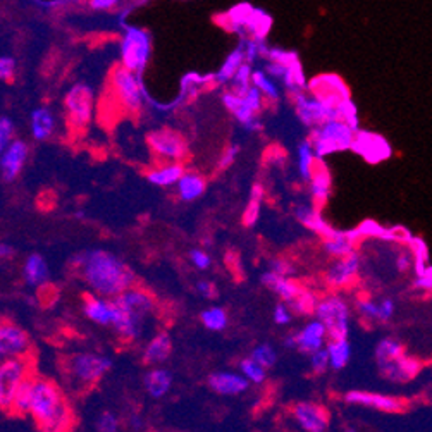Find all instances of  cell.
I'll list each match as a JSON object with an SVG mask.
<instances>
[{
	"label": "cell",
	"instance_id": "1",
	"mask_svg": "<svg viewBox=\"0 0 432 432\" xmlns=\"http://www.w3.org/2000/svg\"><path fill=\"white\" fill-rule=\"evenodd\" d=\"M71 264L78 267L81 277L93 293L107 298H114L126 289L133 288L136 281L131 267L107 250H90L75 255Z\"/></svg>",
	"mask_w": 432,
	"mask_h": 432
},
{
	"label": "cell",
	"instance_id": "2",
	"mask_svg": "<svg viewBox=\"0 0 432 432\" xmlns=\"http://www.w3.org/2000/svg\"><path fill=\"white\" fill-rule=\"evenodd\" d=\"M111 328L124 341H138L145 331V320L153 312V298L140 288H129L114 296Z\"/></svg>",
	"mask_w": 432,
	"mask_h": 432
},
{
	"label": "cell",
	"instance_id": "3",
	"mask_svg": "<svg viewBox=\"0 0 432 432\" xmlns=\"http://www.w3.org/2000/svg\"><path fill=\"white\" fill-rule=\"evenodd\" d=\"M30 415L43 431H64L71 427V410L66 398L47 379L35 377Z\"/></svg>",
	"mask_w": 432,
	"mask_h": 432
},
{
	"label": "cell",
	"instance_id": "4",
	"mask_svg": "<svg viewBox=\"0 0 432 432\" xmlns=\"http://www.w3.org/2000/svg\"><path fill=\"white\" fill-rule=\"evenodd\" d=\"M357 131L358 129H355L352 124H348L343 119H329L312 128L308 140L312 141L319 161H322V158L331 156V153L345 152V150L352 148Z\"/></svg>",
	"mask_w": 432,
	"mask_h": 432
},
{
	"label": "cell",
	"instance_id": "5",
	"mask_svg": "<svg viewBox=\"0 0 432 432\" xmlns=\"http://www.w3.org/2000/svg\"><path fill=\"white\" fill-rule=\"evenodd\" d=\"M111 88L117 104L128 114H140L145 102H148L140 75L121 64L111 75Z\"/></svg>",
	"mask_w": 432,
	"mask_h": 432
},
{
	"label": "cell",
	"instance_id": "6",
	"mask_svg": "<svg viewBox=\"0 0 432 432\" xmlns=\"http://www.w3.org/2000/svg\"><path fill=\"white\" fill-rule=\"evenodd\" d=\"M112 360L99 353H76L68 360L69 377L80 386H95L111 370Z\"/></svg>",
	"mask_w": 432,
	"mask_h": 432
},
{
	"label": "cell",
	"instance_id": "7",
	"mask_svg": "<svg viewBox=\"0 0 432 432\" xmlns=\"http://www.w3.org/2000/svg\"><path fill=\"white\" fill-rule=\"evenodd\" d=\"M313 315L322 320L328 328L329 340H341L348 338L350 333V307L348 303L338 295H329L319 300Z\"/></svg>",
	"mask_w": 432,
	"mask_h": 432
},
{
	"label": "cell",
	"instance_id": "8",
	"mask_svg": "<svg viewBox=\"0 0 432 432\" xmlns=\"http://www.w3.org/2000/svg\"><path fill=\"white\" fill-rule=\"evenodd\" d=\"M150 50H152V43H150V36L146 31L140 28H126L121 40L122 66L141 75L148 64Z\"/></svg>",
	"mask_w": 432,
	"mask_h": 432
},
{
	"label": "cell",
	"instance_id": "9",
	"mask_svg": "<svg viewBox=\"0 0 432 432\" xmlns=\"http://www.w3.org/2000/svg\"><path fill=\"white\" fill-rule=\"evenodd\" d=\"M68 122L72 129L81 131L93 117V90L85 83H76L64 97Z\"/></svg>",
	"mask_w": 432,
	"mask_h": 432
},
{
	"label": "cell",
	"instance_id": "10",
	"mask_svg": "<svg viewBox=\"0 0 432 432\" xmlns=\"http://www.w3.org/2000/svg\"><path fill=\"white\" fill-rule=\"evenodd\" d=\"M291 93L293 104H295V111L298 119L303 122L308 128H315V126L322 124V122L329 119H341L340 117V107L338 105H329L315 97L307 95L303 90L298 92H289Z\"/></svg>",
	"mask_w": 432,
	"mask_h": 432
},
{
	"label": "cell",
	"instance_id": "11",
	"mask_svg": "<svg viewBox=\"0 0 432 432\" xmlns=\"http://www.w3.org/2000/svg\"><path fill=\"white\" fill-rule=\"evenodd\" d=\"M150 150L162 162H183L188 157V145L181 134L173 129H153L146 136Z\"/></svg>",
	"mask_w": 432,
	"mask_h": 432
},
{
	"label": "cell",
	"instance_id": "12",
	"mask_svg": "<svg viewBox=\"0 0 432 432\" xmlns=\"http://www.w3.org/2000/svg\"><path fill=\"white\" fill-rule=\"evenodd\" d=\"M30 374V362L26 357L4 358L2 365H0V405L4 410L11 409L16 388Z\"/></svg>",
	"mask_w": 432,
	"mask_h": 432
},
{
	"label": "cell",
	"instance_id": "13",
	"mask_svg": "<svg viewBox=\"0 0 432 432\" xmlns=\"http://www.w3.org/2000/svg\"><path fill=\"white\" fill-rule=\"evenodd\" d=\"M264 99H266V97H264L262 93H260V90L254 87V85L248 88V92L239 93L238 105L231 111V114H233L236 121H238L243 128H247V131L256 133L262 129V122H260V119H256V116L262 111Z\"/></svg>",
	"mask_w": 432,
	"mask_h": 432
},
{
	"label": "cell",
	"instance_id": "14",
	"mask_svg": "<svg viewBox=\"0 0 432 432\" xmlns=\"http://www.w3.org/2000/svg\"><path fill=\"white\" fill-rule=\"evenodd\" d=\"M362 259L357 252L353 254L341 256V259H334V262L328 267L325 271L324 279L328 283L329 288L333 289H341L353 284V281L357 279L358 272H360Z\"/></svg>",
	"mask_w": 432,
	"mask_h": 432
},
{
	"label": "cell",
	"instance_id": "15",
	"mask_svg": "<svg viewBox=\"0 0 432 432\" xmlns=\"http://www.w3.org/2000/svg\"><path fill=\"white\" fill-rule=\"evenodd\" d=\"M352 150L370 164H377V162L391 157V146L386 138L379 136L376 133L360 131V129L355 134Z\"/></svg>",
	"mask_w": 432,
	"mask_h": 432
},
{
	"label": "cell",
	"instance_id": "16",
	"mask_svg": "<svg viewBox=\"0 0 432 432\" xmlns=\"http://www.w3.org/2000/svg\"><path fill=\"white\" fill-rule=\"evenodd\" d=\"M31 348V341L28 333L19 325L4 322L0 328V357L12 358V357H28Z\"/></svg>",
	"mask_w": 432,
	"mask_h": 432
},
{
	"label": "cell",
	"instance_id": "17",
	"mask_svg": "<svg viewBox=\"0 0 432 432\" xmlns=\"http://www.w3.org/2000/svg\"><path fill=\"white\" fill-rule=\"evenodd\" d=\"M296 426L307 432H324L329 427V414L312 401H300L291 409Z\"/></svg>",
	"mask_w": 432,
	"mask_h": 432
},
{
	"label": "cell",
	"instance_id": "18",
	"mask_svg": "<svg viewBox=\"0 0 432 432\" xmlns=\"http://www.w3.org/2000/svg\"><path fill=\"white\" fill-rule=\"evenodd\" d=\"M308 90H310L315 99L325 102L329 105H338L343 100L350 99V92L343 80L334 75L319 76L308 85Z\"/></svg>",
	"mask_w": 432,
	"mask_h": 432
},
{
	"label": "cell",
	"instance_id": "19",
	"mask_svg": "<svg viewBox=\"0 0 432 432\" xmlns=\"http://www.w3.org/2000/svg\"><path fill=\"white\" fill-rule=\"evenodd\" d=\"M28 153H30V148H28L26 141L12 140L7 145V148L0 156V171H2V178L6 181H14L21 174L28 161Z\"/></svg>",
	"mask_w": 432,
	"mask_h": 432
},
{
	"label": "cell",
	"instance_id": "20",
	"mask_svg": "<svg viewBox=\"0 0 432 432\" xmlns=\"http://www.w3.org/2000/svg\"><path fill=\"white\" fill-rule=\"evenodd\" d=\"M296 350H300L301 353L310 355L317 350L324 348L325 341L329 340L328 328L322 320L313 317L310 322L303 325L300 331H296Z\"/></svg>",
	"mask_w": 432,
	"mask_h": 432
},
{
	"label": "cell",
	"instance_id": "21",
	"mask_svg": "<svg viewBox=\"0 0 432 432\" xmlns=\"http://www.w3.org/2000/svg\"><path fill=\"white\" fill-rule=\"evenodd\" d=\"M248 381L242 372H231V370H219L209 376V386L214 393L221 396H238L248 389Z\"/></svg>",
	"mask_w": 432,
	"mask_h": 432
},
{
	"label": "cell",
	"instance_id": "22",
	"mask_svg": "<svg viewBox=\"0 0 432 432\" xmlns=\"http://www.w3.org/2000/svg\"><path fill=\"white\" fill-rule=\"evenodd\" d=\"M345 399L352 405L369 406L372 410L386 411V414H393V411L401 410V401L393 396H386V394L379 393H367V391H350L345 394Z\"/></svg>",
	"mask_w": 432,
	"mask_h": 432
},
{
	"label": "cell",
	"instance_id": "23",
	"mask_svg": "<svg viewBox=\"0 0 432 432\" xmlns=\"http://www.w3.org/2000/svg\"><path fill=\"white\" fill-rule=\"evenodd\" d=\"M295 217L296 221L303 224L307 230L313 231V233L322 236V238H329V236L338 233L331 224L322 217L320 209L317 205H313V203H303V205L296 207Z\"/></svg>",
	"mask_w": 432,
	"mask_h": 432
},
{
	"label": "cell",
	"instance_id": "24",
	"mask_svg": "<svg viewBox=\"0 0 432 432\" xmlns=\"http://www.w3.org/2000/svg\"><path fill=\"white\" fill-rule=\"evenodd\" d=\"M260 283L267 289L274 291L276 295L283 301H286V303H291L296 296H300L301 293H303V288H301L296 281H293L291 277L279 276L272 271L264 272V274L260 276Z\"/></svg>",
	"mask_w": 432,
	"mask_h": 432
},
{
	"label": "cell",
	"instance_id": "25",
	"mask_svg": "<svg viewBox=\"0 0 432 432\" xmlns=\"http://www.w3.org/2000/svg\"><path fill=\"white\" fill-rule=\"evenodd\" d=\"M83 313L87 315V319H90L95 324L107 325L112 324V315H114V305L112 298H107V296H100V295H88L85 296L83 301Z\"/></svg>",
	"mask_w": 432,
	"mask_h": 432
},
{
	"label": "cell",
	"instance_id": "26",
	"mask_svg": "<svg viewBox=\"0 0 432 432\" xmlns=\"http://www.w3.org/2000/svg\"><path fill=\"white\" fill-rule=\"evenodd\" d=\"M331 185L333 181L329 169L322 164L320 161L319 164H317L315 171H313L312 178L308 179V195H310L313 205H317L319 209L324 207V203L331 197Z\"/></svg>",
	"mask_w": 432,
	"mask_h": 432
},
{
	"label": "cell",
	"instance_id": "27",
	"mask_svg": "<svg viewBox=\"0 0 432 432\" xmlns=\"http://www.w3.org/2000/svg\"><path fill=\"white\" fill-rule=\"evenodd\" d=\"M358 239L362 238L358 236L357 230L348 231V233L338 231L336 234L329 236V238H324L322 248H324V252L331 256V259H341V256L353 254L355 248H357Z\"/></svg>",
	"mask_w": 432,
	"mask_h": 432
},
{
	"label": "cell",
	"instance_id": "28",
	"mask_svg": "<svg viewBox=\"0 0 432 432\" xmlns=\"http://www.w3.org/2000/svg\"><path fill=\"white\" fill-rule=\"evenodd\" d=\"M185 173L186 171L181 162H164V164L146 173V181L150 185L158 186V188H167V186L178 185V181Z\"/></svg>",
	"mask_w": 432,
	"mask_h": 432
},
{
	"label": "cell",
	"instance_id": "29",
	"mask_svg": "<svg viewBox=\"0 0 432 432\" xmlns=\"http://www.w3.org/2000/svg\"><path fill=\"white\" fill-rule=\"evenodd\" d=\"M23 279L30 288H40L48 281V264L40 254H30L23 264Z\"/></svg>",
	"mask_w": 432,
	"mask_h": 432
},
{
	"label": "cell",
	"instance_id": "30",
	"mask_svg": "<svg viewBox=\"0 0 432 432\" xmlns=\"http://www.w3.org/2000/svg\"><path fill=\"white\" fill-rule=\"evenodd\" d=\"M30 131L33 140L45 141L55 131V117L48 107H36L30 114Z\"/></svg>",
	"mask_w": 432,
	"mask_h": 432
},
{
	"label": "cell",
	"instance_id": "31",
	"mask_svg": "<svg viewBox=\"0 0 432 432\" xmlns=\"http://www.w3.org/2000/svg\"><path fill=\"white\" fill-rule=\"evenodd\" d=\"M377 365L379 369H381L382 376L394 382L409 381V379L414 377L415 372L418 370L417 362L405 357V355H401V357L396 358V360L384 362V364H377Z\"/></svg>",
	"mask_w": 432,
	"mask_h": 432
},
{
	"label": "cell",
	"instance_id": "32",
	"mask_svg": "<svg viewBox=\"0 0 432 432\" xmlns=\"http://www.w3.org/2000/svg\"><path fill=\"white\" fill-rule=\"evenodd\" d=\"M173 343H171V336L167 333H157L152 340L148 341L144 350V364L146 365H161L169 358Z\"/></svg>",
	"mask_w": 432,
	"mask_h": 432
},
{
	"label": "cell",
	"instance_id": "33",
	"mask_svg": "<svg viewBox=\"0 0 432 432\" xmlns=\"http://www.w3.org/2000/svg\"><path fill=\"white\" fill-rule=\"evenodd\" d=\"M171 388H173V374L167 369L157 367L145 374V389L152 398H164Z\"/></svg>",
	"mask_w": 432,
	"mask_h": 432
},
{
	"label": "cell",
	"instance_id": "34",
	"mask_svg": "<svg viewBox=\"0 0 432 432\" xmlns=\"http://www.w3.org/2000/svg\"><path fill=\"white\" fill-rule=\"evenodd\" d=\"M176 190H178V197L181 198L183 202L190 203L198 200L203 193H205L207 181L205 178L200 176L198 173H185L178 181Z\"/></svg>",
	"mask_w": 432,
	"mask_h": 432
},
{
	"label": "cell",
	"instance_id": "35",
	"mask_svg": "<svg viewBox=\"0 0 432 432\" xmlns=\"http://www.w3.org/2000/svg\"><path fill=\"white\" fill-rule=\"evenodd\" d=\"M33 382L35 376H28L21 384L18 386L14 391V396H12L11 403V414L18 415V417H24V415H30L31 411V396H33Z\"/></svg>",
	"mask_w": 432,
	"mask_h": 432
},
{
	"label": "cell",
	"instance_id": "36",
	"mask_svg": "<svg viewBox=\"0 0 432 432\" xmlns=\"http://www.w3.org/2000/svg\"><path fill=\"white\" fill-rule=\"evenodd\" d=\"M319 162L320 161L319 157H317L315 150H313L312 141L308 140V138L307 140H301L298 146H296V164H298L300 178L308 181Z\"/></svg>",
	"mask_w": 432,
	"mask_h": 432
},
{
	"label": "cell",
	"instance_id": "37",
	"mask_svg": "<svg viewBox=\"0 0 432 432\" xmlns=\"http://www.w3.org/2000/svg\"><path fill=\"white\" fill-rule=\"evenodd\" d=\"M331 358V369L341 370L348 365L350 358H352V345H350L348 338H341V340H329L325 345Z\"/></svg>",
	"mask_w": 432,
	"mask_h": 432
},
{
	"label": "cell",
	"instance_id": "38",
	"mask_svg": "<svg viewBox=\"0 0 432 432\" xmlns=\"http://www.w3.org/2000/svg\"><path fill=\"white\" fill-rule=\"evenodd\" d=\"M264 197H266V190H264L262 185L252 186L250 191V200H248L247 209L243 212V224L247 227H254L260 219V212H262L264 205Z\"/></svg>",
	"mask_w": 432,
	"mask_h": 432
},
{
	"label": "cell",
	"instance_id": "39",
	"mask_svg": "<svg viewBox=\"0 0 432 432\" xmlns=\"http://www.w3.org/2000/svg\"><path fill=\"white\" fill-rule=\"evenodd\" d=\"M244 63H247V55H244V45H243V47H238L236 50H233L230 55H227V59L224 60L221 69L215 72L214 80L217 81V83H227V81L233 80L236 71H238V69L242 68V64Z\"/></svg>",
	"mask_w": 432,
	"mask_h": 432
},
{
	"label": "cell",
	"instance_id": "40",
	"mask_svg": "<svg viewBox=\"0 0 432 432\" xmlns=\"http://www.w3.org/2000/svg\"><path fill=\"white\" fill-rule=\"evenodd\" d=\"M252 85L260 90L264 97L267 100H277L279 99V87H277L276 80L272 78L271 75H267L264 69H256L254 71V76H252Z\"/></svg>",
	"mask_w": 432,
	"mask_h": 432
},
{
	"label": "cell",
	"instance_id": "41",
	"mask_svg": "<svg viewBox=\"0 0 432 432\" xmlns=\"http://www.w3.org/2000/svg\"><path fill=\"white\" fill-rule=\"evenodd\" d=\"M200 320H202L203 328L209 331L219 333L227 328V313L221 307H209L200 313Z\"/></svg>",
	"mask_w": 432,
	"mask_h": 432
},
{
	"label": "cell",
	"instance_id": "42",
	"mask_svg": "<svg viewBox=\"0 0 432 432\" xmlns=\"http://www.w3.org/2000/svg\"><path fill=\"white\" fill-rule=\"evenodd\" d=\"M238 369H239V372H242L243 376L250 381V384H262V382L266 381L267 369L264 365H260L259 362L252 357V355L239 362Z\"/></svg>",
	"mask_w": 432,
	"mask_h": 432
},
{
	"label": "cell",
	"instance_id": "43",
	"mask_svg": "<svg viewBox=\"0 0 432 432\" xmlns=\"http://www.w3.org/2000/svg\"><path fill=\"white\" fill-rule=\"evenodd\" d=\"M403 355V346L399 341L391 340V338H386V340L379 341L376 346V360L377 364H384V362L396 360Z\"/></svg>",
	"mask_w": 432,
	"mask_h": 432
},
{
	"label": "cell",
	"instance_id": "44",
	"mask_svg": "<svg viewBox=\"0 0 432 432\" xmlns=\"http://www.w3.org/2000/svg\"><path fill=\"white\" fill-rule=\"evenodd\" d=\"M317 303H319L317 296L313 295V293L305 291L303 289V293H301L300 296H296V298L289 303V307H291L293 313H296V315H308V313H313V310H315Z\"/></svg>",
	"mask_w": 432,
	"mask_h": 432
},
{
	"label": "cell",
	"instance_id": "45",
	"mask_svg": "<svg viewBox=\"0 0 432 432\" xmlns=\"http://www.w3.org/2000/svg\"><path fill=\"white\" fill-rule=\"evenodd\" d=\"M252 76H254V69H252L250 63L242 64V68L236 71V75L231 80V90L236 93H244L248 92V88L252 87Z\"/></svg>",
	"mask_w": 432,
	"mask_h": 432
},
{
	"label": "cell",
	"instance_id": "46",
	"mask_svg": "<svg viewBox=\"0 0 432 432\" xmlns=\"http://www.w3.org/2000/svg\"><path fill=\"white\" fill-rule=\"evenodd\" d=\"M252 357H254L260 365L266 367V369L274 367L277 362V353H276L274 346L269 345V343H262V345L255 346L254 352H252Z\"/></svg>",
	"mask_w": 432,
	"mask_h": 432
},
{
	"label": "cell",
	"instance_id": "47",
	"mask_svg": "<svg viewBox=\"0 0 432 432\" xmlns=\"http://www.w3.org/2000/svg\"><path fill=\"white\" fill-rule=\"evenodd\" d=\"M355 308L367 320H379V301L369 298V296H360L355 301Z\"/></svg>",
	"mask_w": 432,
	"mask_h": 432
},
{
	"label": "cell",
	"instance_id": "48",
	"mask_svg": "<svg viewBox=\"0 0 432 432\" xmlns=\"http://www.w3.org/2000/svg\"><path fill=\"white\" fill-rule=\"evenodd\" d=\"M357 233L360 238H382L388 242L389 230H384V227L379 226V224L374 221H365L357 227Z\"/></svg>",
	"mask_w": 432,
	"mask_h": 432
},
{
	"label": "cell",
	"instance_id": "49",
	"mask_svg": "<svg viewBox=\"0 0 432 432\" xmlns=\"http://www.w3.org/2000/svg\"><path fill=\"white\" fill-rule=\"evenodd\" d=\"M329 367H331V358H329V352L325 346L310 353V370L313 374H324Z\"/></svg>",
	"mask_w": 432,
	"mask_h": 432
},
{
	"label": "cell",
	"instance_id": "50",
	"mask_svg": "<svg viewBox=\"0 0 432 432\" xmlns=\"http://www.w3.org/2000/svg\"><path fill=\"white\" fill-rule=\"evenodd\" d=\"M269 271L286 277L296 274V267L293 266V262H289L288 259H283V256H276V259L269 260Z\"/></svg>",
	"mask_w": 432,
	"mask_h": 432
},
{
	"label": "cell",
	"instance_id": "51",
	"mask_svg": "<svg viewBox=\"0 0 432 432\" xmlns=\"http://www.w3.org/2000/svg\"><path fill=\"white\" fill-rule=\"evenodd\" d=\"M119 418H117V415L114 411H102L99 418H97V429L102 432H116L119 431Z\"/></svg>",
	"mask_w": 432,
	"mask_h": 432
},
{
	"label": "cell",
	"instance_id": "52",
	"mask_svg": "<svg viewBox=\"0 0 432 432\" xmlns=\"http://www.w3.org/2000/svg\"><path fill=\"white\" fill-rule=\"evenodd\" d=\"M12 140H14V122L7 116H2L0 119V152H4Z\"/></svg>",
	"mask_w": 432,
	"mask_h": 432
},
{
	"label": "cell",
	"instance_id": "53",
	"mask_svg": "<svg viewBox=\"0 0 432 432\" xmlns=\"http://www.w3.org/2000/svg\"><path fill=\"white\" fill-rule=\"evenodd\" d=\"M190 260H191V264L198 269V271H207V269H210V266H212L210 255L207 254L205 250H200V248H193V250H190Z\"/></svg>",
	"mask_w": 432,
	"mask_h": 432
},
{
	"label": "cell",
	"instance_id": "54",
	"mask_svg": "<svg viewBox=\"0 0 432 432\" xmlns=\"http://www.w3.org/2000/svg\"><path fill=\"white\" fill-rule=\"evenodd\" d=\"M394 267L398 269V272H409L411 269H415V254L414 252H399L394 259Z\"/></svg>",
	"mask_w": 432,
	"mask_h": 432
},
{
	"label": "cell",
	"instance_id": "55",
	"mask_svg": "<svg viewBox=\"0 0 432 432\" xmlns=\"http://www.w3.org/2000/svg\"><path fill=\"white\" fill-rule=\"evenodd\" d=\"M293 317V310L291 307H289V303L286 301H283V303H277L274 308V313H272V319L277 325H288L289 322H291Z\"/></svg>",
	"mask_w": 432,
	"mask_h": 432
},
{
	"label": "cell",
	"instance_id": "56",
	"mask_svg": "<svg viewBox=\"0 0 432 432\" xmlns=\"http://www.w3.org/2000/svg\"><path fill=\"white\" fill-rule=\"evenodd\" d=\"M396 312V305L391 298H382L379 301V322H388L393 319Z\"/></svg>",
	"mask_w": 432,
	"mask_h": 432
},
{
	"label": "cell",
	"instance_id": "57",
	"mask_svg": "<svg viewBox=\"0 0 432 432\" xmlns=\"http://www.w3.org/2000/svg\"><path fill=\"white\" fill-rule=\"evenodd\" d=\"M238 153H239V145L238 144H233V145L227 146V148L224 150L221 161H219V169L224 171V169H227V167L233 166L236 157H238Z\"/></svg>",
	"mask_w": 432,
	"mask_h": 432
},
{
	"label": "cell",
	"instance_id": "58",
	"mask_svg": "<svg viewBox=\"0 0 432 432\" xmlns=\"http://www.w3.org/2000/svg\"><path fill=\"white\" fill-rule=\"evenodd\" d=\"M195 288H197V293L203 300H214L217 296V288H215V284L212 281L200 279Z\"/></svg>",
	"mask_w": 432,
	"mask_h": 432
},
{
	"label": "cell",
	"instance_id": "59",
	"mask_svg": "<svg viewBox=\"0 0 432 432\" xmlns=\"http://www.w3.org/2000/svg\"><path fill=\"white\" fill-rule=\"evenodd\" d=\"M16 72V60L12 57H2L0 59V78L2 81H11Z\"/></svg>",
	"mask_w": 432,
	"mask_h": 432
},
{
	"label": "cell",
	"instance_id": "60",
	"mask_svg": "<svg viewBox=\"0 0 432 432\" xmlns=\"http://www.w3.org/2000/svg\"><path fill=\"white\" fill-rule=\"evenodd\" d=\"M117 4V0H90V7L95 11H107L112 9Z\"/></svg>",
	"mask_w": 432,
	"mask_h": 432
},
{
	"label": "cell",
	"instance_id": "61",
	"mask_svg": "<svg viewBox=\"0 0 432 432\" xmlns=\"http://www.w3.org/2000/svg\"><path fill=\"white\" fill-rule=\"evenodd\" d=\"M11 255H14V248L9 247L7 243L0 244V256H2V259H9Z\"/></svg>",
	"mask_w": 432,
	"mask_h": 432
},
{
	"label": "cell",
	"instance_id": "62",
	"mask_svg": "<svg viewBox=\"0 0 432 432\" xmlns=\"http://www.w3.org/2000/svg\"><path fill=\"white\" fill-rule=\"evenodd\" d=\"M284 346L286 348H291V350H296V334H288L286 338H284Z\"/></svg>",
	"mask_w": 432,
	"mask_h": 432
}]
</instances>
